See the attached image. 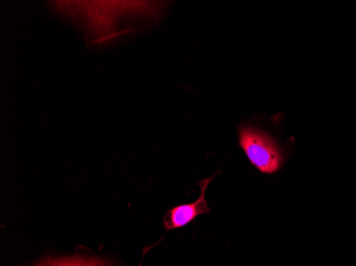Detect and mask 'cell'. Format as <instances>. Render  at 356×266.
<instances>
[{
  "mask_svg": "<svg viewBox=\"0 0 356 266\" xmlns=\"http://www.w3.org/2000/svg\"><path fill=\"white\" fill-rule=\"evenodd\" d=\"M238 143L249 161L263 174L272 175L280 171L284 162L281 146L265 130L252 125H240Z\"/></svg>",
  "mask_w": 356,
  "mask_h": 266,
  "instance_id": "cell-1",
  "label": "cell"
},
{
  "mask_svg": "<svg viewBox=\"0 0 356 266\" xmlns=\"http://www.w3.org/2000/svg\"><path fill=\"white\" fill-rule=\"evenodd\" d=\"M216 175L217 174H215L213 177L207 178V179L202 180L200 182L201 196H200L199 199H197L194 203L172 208L171 210L167 212L165 219H163L165 229L173 230L185 227V226L189 225L194 219H197V216L209 213L210 209L208 207L207 201H206L205 194L208 185L216 177Z\"/></svg>",
  "mask_w": 356,
  "mask_h": 266,
  "instance_id": "cell-2",
  "label": "cell"
},
{
  "mask_svg": "<svg viewBox=\"0 0 356 266\" xmlns=\"http://www.w3.org/2000/svg\"><path fill=\"white\" fill-rule=\"evenodd\" d=\"M35 266H108L99 260L89 258H61V259L46 260Z\"/></svg>",
  "mask_w": 356,
  "mask_h": 266,
  "instance_id": "cell-3",
  "label": "cell"
}]
</instances>
